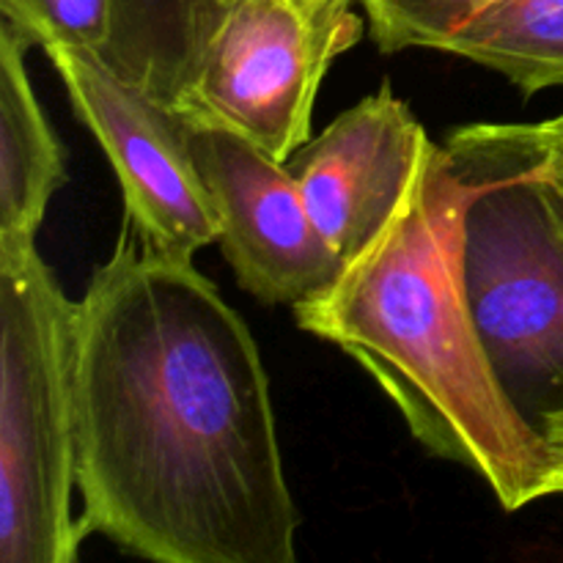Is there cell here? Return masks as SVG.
Returning <instances> with one entry per match:
<instances>
[{
  "label": "cell",
  "mask_w": 563,
  "mask_h": 563,
  "mask_svg": "<svg viewBox=\"0 0 563 563\" xmlns=\"http://www.w3.org/2000/svg\"><path fill=\"white\" fill-rule=\"evenodd\" d=\"M80 528L159 563H291L269 379L245 319L190 258L124 223L77 302Z\"/></svg>",
  "instance_id": "6da1fadb"
},
{
  "label": "cell",
  "mask_w": 563,
  "mask_h": 563,
  "mask_svg": "<svg viewBox=\"0 0 563 563\" xmlns=\"http://www.w3.org/2000/svg\"><path fill=\"white\" fill-rule=\"evenodd\" d=\"M484 185L482 170L432 141L394 218L322 295L295 306V322L346 352L418 443L517 511L561 495L563 471L500 388L467 295L465 223Z\"/></svg>",
  "instance_id": "7a4b0ae2"
},
{
  "label": "cell",
  "mask_w": 563,
  "mask_h": 563,
  "mask_svg": "<svg viewBox=\"0 0 563 563\" xmlns=\"http://www.w3.org/2000/svg\"><path fill=\"white\" fill-rule=\"evenodd\" d=\"M77 302L36 242H0V561L71 563Z\"/></svg>",
  "instance_id": "3957f363"
},
{
  "label": "cell",
  "mask_w": 563,
  "mask_h": 563,
  "mask_svg": "<svg viewBox=\"0 0 563 563\" xmlns=\"http://www.w3.org/2000/svg\"><path fill=\"white\" fill-rule=\"evenodd\" d=\"M445 146L487 179L467 209V295L500 388L544 438L563 423V231L531 165L471 126Z\"/></svg>",
  "instance_id": "277c9868"
},
{
  "label": "cell",
  "mask_w": 563,
  "mask_h": 563,
  "mask_svg": "<svg viewBox=\"0 0 563 563\" xmlns=\"http://www.w3.org/2000/svg\"><path fill=\"white\" fill-rule=\"evenodd\" d=\"M361 14L324 16L306 0H214L192 38L174 108L286 159L311 141L333 60L363 36Z\"/></svg>",
  "instance_id": "5b68a950"
},
{
  "label": "cell",
  "mask_w": 563,
  "mask_h": 563,
  "mask_svg": "<svg viewBox=\"0 0 563 563\" xmlns=\"http://www.w3.org/2000/svg\"><path fill=\"white\" fill-rule=\"evenodd\" d=\"M115 170L126 225L154 251L196 256L218 242V218L190 146V121L159 93L132 80L91 47L44 49Z\"/></svg>",
  "instance_id": "8992f818"
},
{
  "label": "cell",
  "mask_w": 563,
  "mask_h": 563,
  "mask_svg": "<svg viewBox=\"0 0 563 563\" xmlns=\"http://www.w3.org/2000/svg\"><path fill=\"white\" fill-rule=\"evenodd\" d=\"M190 146L236 284L269 306L295 308L322 295L344 262L313 223L289 165L203 121H190Z\"/></svg>",
  "instance_id": "52a82bcc"
},
{
  "label": "cell",
  "mask_w": 563,
  "mask_h": 563,
  "mask_svg": "<svg viewBox=\"0 0 563 563\" xmlns=\"http://www.w3.org/2000/svg\"><path fill=\"white\" fill-rule=\"evenodd\" d=\"M429 146L432 137L410 104L383 82L286 159L341 262L357 256L394 218Z\"/></svg>",
  "instance_id": "ba28073f"
},
{
  "label": "cell",
  "mask_w": 563,
  "mask_h": 563,
  "mask_svg": "<svg viewBox=\"0 0 563 563\" xmlns=\"http://www.w3.org/2000/svg\"><path fill=\"white\" fill-rule=\"evenodd\" d=\"M383 53L440 49L526 97L563 88V0H357Z\"/></svg>",
  "instance_id": "9c48e42d"
},
{
  "label": "cell",
  "mask_w": 563,
  "mask_h": 563,
  "mask_svg": "<svg viewBox=\"0 0 563 563\" xmlns=\"http://www.w3.org/2000/svg\"><path fill=\"white\" fill-rule=\"evenodd\" d=\"M31 44L0 22V242H36L49 201L66 185V154L25 66Z\"/></svg>",
  "instance_id": "30bf717a"
},
{
  "label": "cell",
  "mask_w": 563,
  "mask_h": 563,
  "mask_svg": "<svg viewBox=\"0 0 563 563\" xmlns=\"http://www.w3.org/2000/svg\"><path fill=\"white\" fill-rule=\"evenodd\" d=\"M119 0H0L5 25L31 47H91L108 53Z\"/></svg>",
  "instance_id": "8fae6325"
},
{
  "label": "cell",
  "mask_w": 563,
  "mask_h": 563,
  "mask_svg": "<svg viewBox=\"0 0 563 563\" xmlns=\"http://www.w3.org/2000/svg\"><path fill=\"white\" fill-rule=\"evenodd\" d=\"M473 130L504 154L563 174V113L539 124H473Z\"/></svg>",
  "instance_id": "7c38bea8"
},
{
  "label": "cell",
  "mask_w": 563,
  "mask_h": 563,
  "mask_svg": "<svg viewBox=\"0 0 563 563\" xmlns=\"http://www.w3.org/2000/svg\"><path fill=\"white\" fill-rule=\"evenodd\" d=\"M471 130H473V126H471ZM473 132H476V130H473ZM476 135H478V132H476ZM478 137H482V135H478ZM482 141H484V137H482ZM484 143H487V141H484ZM487 146H489V143H487ZM495 152H500V148H495ZM500 154H504V152H500ZM506 157H511V154H506ZM522 163H526V159H522ZM526 165H531V168L537 170L539 187H542V196H544V201H548L550 214H553V220L559 223V229L563 231V174H555V170H544V168H539V165H533V163H526Z\"/></svg>",
  "instance_id": "4fadbf2b"
},
{
  "label": "cell",
  "mask_w": 563,
  "mask_h": 563,
  "mask_svg": "<svg viewBox=\"0 0 563 563\" xmlns=\"http://www.w3.org/2000/svg\"><path fill=\"white\" fill-rule=\"evenodd\" d=\"M306 3L311 5L313 11H319V14L339 20V16L355 14L357 0H306Z\"/></svg>",
  "instance_id": "5bb4252c"
},
{
  "label": "cell",
  "mask_w": 563,
  "mask_h": 563,
  "mask_svg": "<svg viewBox=\"0 0 563 563\" xmlns=\"http://www.w3.org/2000/svg\"><path fill=\"white\" fill-rule=\"evenodd\" d=\"M544 440H548V443L553 445L555 454H559V460H561V471H563V423H559V427L550 429V432L544 434ZM561 495H563V484H561Z\"/></svg>",
  "instance_id": "9a60e30c"
}]
</instances>
